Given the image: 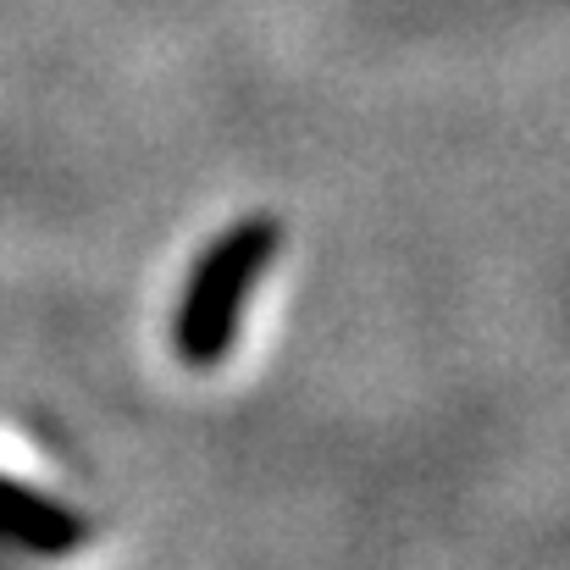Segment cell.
<instances>
[{
	"instance_id": "6da1fadb",
	"label": "cell",
	"mask_w": 570,
	"mask_h": 570,
	"mask_svg": "<svg viewBox=\"0 0 570 570\" xmlns=\"http://www.w3.org/2000/svg\"><path fill=\"white\" fill-rule=\"evenodd\" d=\"M0 527L17 532V538L33 543V549H67V543H72V521H67V515H56L50 504L22 499V493H11V488H0Z\"/></svg>"
}]
</instances>
